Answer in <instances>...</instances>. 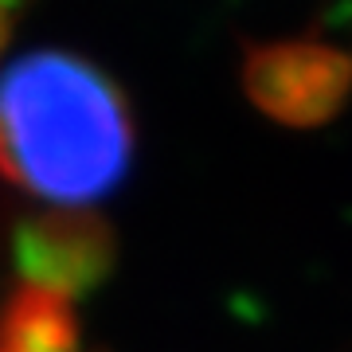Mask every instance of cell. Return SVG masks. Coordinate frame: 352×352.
Segmentation results:
<instances>
[{"mask_svg":"<svg viewBox=\"0 0 352 352\" xmlns=\"http://www.w3.org/2000/svg\"><path fill=\"white\" fill-rule=\"evenodd\" d=\"M0 352H82L75 302L20 282L0 305Z\"/></svg>","mask_w":352,"mask_h":352,"instance_id":"4","label":"cell"},{"mask_svg":"<svg viewBox=\"0 0 352 352\" xmlns=\"http://www.w3.org/2000/svg\"><path fill=\"white\" fill-rule=\"evenodd\" d=\"M0 4H4V8H8V12H20V8H28V4H32V0H0Z\"/></svg>","mask_w":352,"mask_h":352,"instance_id":"6","label":"cell"},{"mask_svg":"<svg viewBox=\"0 0 352 352\" xmlns=\"http://www.w3.org/2000/svg\"><path fill=\"white\" fill-rule=\"evenodd\" d=\"M133 161V113L106 71L36 51L0 75V176L55 208H87Z\"/></svg>","mask_w":352,"mask_h":352,"instance_id":"1","label":"cell"},{"mask_svg":"<svg viewBox=\"0 0 352 352\" xmlns=\"http://www.w3.org/2000/svg\"><path fill=\"white\" fill-rule=\"evenodd\" d=\"M113 227L90 208H55L24 215L12 231V263L24 286L51 289L75 302L98 289L113 270Z\"/></svg>","mask_w":352,"mask_h":352,"instance_id":"2","label":"cell"},{"mask_svg":"<svg viewBox=\"0 0 352 352\" xmlns=\"http://www.w3.org/2000/svg\"><path fill=\"white\" fill-rule=\"evenodd\" d=\"M352 82V63L317 43H266L243 59V90L286 126L325 122Z\"/></svg>","mask_w":352,"mask_h":352,"instance_id":"3","label":"cell"},{"mask_svg":"<svg viewBox=\"0 0 352 352\" xmlns=\"http://www.w3.org/2000/svg\"><path fill=\"white\" fill-rule=\"evenodd\" d=\"M8 39H12V12L0 4V55H4V47H8Z\"/></svg>","mask_w":352,"mask_h":352,"instance_id":"5","label":"cell"}]
</instances>
